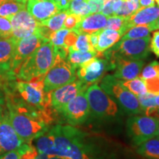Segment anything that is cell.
I'll return each instance as SVG.
<instances>
[{
    "label": "cell",
    "mask_w": 159,
    "mask_h": 159,
    "mask_svg": "<svg viewBox=\"0 0 159 159\" xmlns=\"http://www.w3.org/2000/svg\"><path fill=\"white\" fill-rule=\"evenodd\" d=\"M137 97H138L143 115L159 118L158 109H157L156 101H155L156 95L147 92Z\"/></svg>",
    "instance_id": "obj_24"
},
{
    "label": "cell",
    "mask_w": 159,
    "mask_h": 159,
    "mask_svg": "<svg viewBox=\"0 0 159 159\" xmlns=\"http://www.w3.org/2000/svg\"><path fill=\"white\" fill-rule=\"evenodd\" d=\"M95 57H103V53H99L97 51L82 52L69 49L67 61L71 66L77 69L82 63Z\"/></svg>",
    "instance_id": "obj_23"
},
{
    "label": "cell",
    "mask_w": 159,
    "mask_h": 159,
    "mask_svg": "<svg viewBox=\"0 0 159 159\" xmlns=\"http://www.w3.org/2000/svg\"><path fill=\"white\" fill-rule=\"evenodd\" d=\"M8 75H9V74H7V73L3 71L2 69H0V81L3 80L5 79L6 77L8 76Z\"/></svg>",
    "instance_id": "obj_46"
},
{
    "label": "cell",
    "mask_w": 159,
    "mask_h": 159,
    "mask_svg": "<svg viewBox=\"0 0 159 159\" xmlns=\"http://www.w3.org/2000/svg\"><path fill=\"white\" fill-rule=\"evenodd\" d=\"M35 159H49V156L47 154L38 152V154L36 155V156H35Z\"/></svg>",
    "instance_id": "obj_45"
},
{
    "label": "cell",
    "mask_w": 159,
    "mask_h": 159,
    "mask_svg": "<svg viewBox=\"0 0 159 159\" xmlns=\"http://www.w3.org/2000/svg\"><path fill=\"white\" fill-rule=\"evenodd\" d=\"M159 18L158 6L142 7L134 14L127 18L125 29L128 31L131 27L137 25H149ZM126 31V32H127Z\"/></svg>",
    "instance_id": "obj_19"
},
{
    "label": "cell",
    "mask_w": 159,
    "mask_h": 159,
    "mask_svg": "<svg viewBox=\"0 0 159 159\" xmlns=\"http://www.w3.org/2000/svg\"><path fill=\"white\" fill-rule=\"evenodd\" d=\"M82 18L83 17L80 15L75 14V13H69L64 20L63 28L69 30L75 29L77 24L82 19Z\"/></svg>",
    "instance_id": "obj_37"
},
{
    "label": "cell",
    "mask_w": 159,
    "mask_h": 159,
    "mask_svg": "<svg viewBox=\"0 0 159 159\" xmlns=\"http://www.w3.org/2000/svg\"><path fill=\"white\" fill-rule=\"evenodd\" d=\"M77 37H78V34H77L76 32L73 30H69L68 34L66 35L65 37L64 47L68 49L72 47L75 45V42H76Z\"/></svg>",
    "instance_id": "obj_41"
},
{
    "label": "cell",
    "mask_w": 159,
    "mask_h": 159,
    "mask_svg": "<svg viewBox=\"0 0 159 159\" xmlns=\"http://www.w3.org/2000/svg\"><path fill=\"white\" fill-rule=\"evenodd\" d=\"M137 152L147 159H159V138L152 137L139 144Z\"/></svg>",
    "instance_id": "obj_22"
},
{
    "label": "cell",
    "mask_w": 159,
    "mask_h": 159,
    "mask_svg": "<svg viewBox=\"0 0 159 159\" xmlns=\"http://www.w3.org/2000/svg\"><path fill=\"white\" fill-rule=\"evenodd\" d=\"M114 69V77L119 80H129L139 77L144 65V60L116 59L111 62Z\"/></svg>",
    "instance_id": "obj_16"
},
{
    "label": "cell",
    "mask_w": 159,
    "mask_h": 159,
    "mask_svg": "<svg viewBox=\"0 0 159 159\" xmlns=\"http://www.w3.org/2000/svg\"><path fill=\"white\" fill-rule=\"evenodd\" d=\"M107 0H86L89 8V15L101 12Z\"/></svg>",
    "instance_id": "obj_39"
},
{
    "label": "cell",
    "mask_w": 159,
    "mask_h": 159,
    "mask_svg": "<svg viewBox=\"0 0 159 159\" xmlns=\"http://www.w3.org/2000/svg\"><path fill=\"white\" fill-rule=\"evenodd\" d=\"M155 2H156L157 5H158V6L159 7V0H155Z\"/></svg>",
    "instance_id": "obj_53"
},
{
    "label": "cell",
    "mask_w": 159,
    "mask_h": 159,
    "mask_svg": "<svg viewBox=\"0 0 159 159\" xmlns=\"http://www.w3.org/2000/svg\"><path fill=\"white\" fill-rule=\"evenodd\" d=\"M88 87L89 85L77 78L69 84L49 92V104L56 111H61L67 103L80 91L86 90Z\"/></svg>",
    "instance_id": "obj_13"
},
{
    "label": "cell",
    "mask_w": 159,
    "mask_h": 159,
    "mask_svg": "<svg viewBox=\"0 0 159 159\" xmlns=\"http://www.w3.org/2000/svg\"><path fill=\"white\" fill-rule=\"evenodd\" d=\"M68 10L70 12V13L80 15L82 17L89 15V8L86 0L81 2L76 1V0H71Z\"/></svg>",
    "instance_id": "obj_31"
},
{
    "label": "cell",
    "mask_w": 159,
    "mask_h": 159,
    "mask_svg": "<svg viewBox=\"0 0 159 159\" xmlns=\"http://www.w3.org/2000/svg\"><path fill=\"white\" fill-rule=\"evenodd\" d=\"M49 159H69L66 157L59 156H49Z\"/></svg>",
    "instance_id": "obj_48"
},
{
    "label": "cell",
    "mask_w": 159,
    "mask_h": 159,
    "mask_svg": "<svg viewBox=\"0 0 159 159\" xmlns=\"http://www.w3.org/2000/svg\"><path fill=\"white\" fill-rule=\"evenodd\" d=\"M123 33L121 31L103 29L99 31L98 43L96 47V51L99 53H103L108 50L122 39Z\"/></svg>",
    "instance_id": "obj_21"
},
{
    "label": "cell",
    "mask_w": 159,
    "mask_h": 159,
    "mask_svg": "<svg viewBox=\"0 0 159 159\" xmlns=\"http://www.w3.org/2000/svg\"><path fill=\"white\" fill-rule=\"evenodd\" d=\"M54 47L50 41H46L21 63L16 74L18 79L30 81L35 77L47 74L55 62Z\"/></svg>",
    "instance_id": "obj_3"
},
{
    "label": "cell",
    "mask_w": 159,
    "mask_h": 159,
    "mask_svg": "<svg viewBox=\"0 0 159 159\" xmlns=\"http://www.w3.org/2000/svg\"><path fill=\"white\" fill-rule=\"evenodd\" d=\"M31 144L29 143H25V144L22 145L21 148L16 149V150L9 151V152H5L0 156V159H21V155L24 152L26 149H27L30 145Z\"/></svg>",
    "instance_id": "obj_36"
},
{
    "label": "cell",
    "mask_w": 159,
    "mask_h": 159,
    "mask_svg": "<svg viewBox=\"0 0 159 159\" xmlns=\"http://www.w3.org/2000/svg\"><path fill=\"white\" fill-rule=\"evenodd\" d=\"M149 27H150L151 31L159 30V18L156 20V21H155L154 22L149 25Z\"/></svg>",
    "instance_id": "obj_44"
},
{
    "label": "cell",
    "mask_w": 159,
    "mask_h": 159,
    "mask_svg": "<svg viewBox=\"0 0 159 159\" xmlns=\"http://www.w3.org/2000/svg\"><path fill=\"white\" fill-rule=\"evenodd\" d=\"M148 92L155 95L159 94V76L144 80Z\"/></svg>",
    "instance_id": "obj_38"
},
{
    "label": "cell",
    "mask_w": 159,
    "mask_h": 159,
    "mask_svg": "<svg viewBox=\"0 0 159 159\" xmlns=\"http://www.w3.org/2000/svg\"><path fill=\"white\" fill-rule=\"evenodd\" d=\"M46 41L49 40L46 39L41 35L39 28L38 33L19 40L16 45L12 62V73L16 74L21 63Z\"/></svg>",
    "instance_id": "obj_12"
},
{
    "label": "cell",
    "mask_w": 159,
    "mask_h": 159,
    "mask_svg": "<svg viewBox=\"0 0 159 159\" xmlns=\"http://www.w3.org/2000/svg\"><path fill=\"white\" fill-rule=\"evenodd\" d=\"M17 40L14 38L0 37V69L11 75L12 62Z\"/></svg>",
    "instance_id": "obj_20"
},
{
    "label": "cell",
    "mask_w": 159,
    "mask_h": 159,
    "mask_svg": "<svg viewBox=\"0 0 159 159\" xmlns=\"http://www.w3.org/2000/svg\"><path fill=\"white\" fill-rule=\"evenodd\" d=\"M7 1H8V0H0V5H1V4L4 3V2H7ZM19 1L24 2H27V0H19Z\"/></svg>",
    "instance_id": "obj_50"
},
{
    "label": "cell",
    "mask_w": 159,
    "mask_h": 159,
    "mask_svg": "<svg viewBox=\"0 0 159 159\" xmlns=\"http://www.w3.org/2000/svg\"><path fill=\"white\" fill-rule=\"evenodd\" d=\"M54 1L55 2V3L57 4V3L61 2V1H63V0H54Z\"/></svg>",
    "instance_id": "obj_52"
},
{
    "label": "cell",
    "mask_w": 159,
    "mask_h": 159,
    "mask_svg": "<svg viewBox=\"0 0 159 159\" xmlns=\"http://www.w3.org/2000/svg\"><path fill=\"white\" fill-rule=\"evenodd\" d=\"M141 7H148L155 5V0H139Z\"/></svg>",
    "instance_id": "obj_43"
},
{
    "label": "cell",
    "mask_w": 159,
    "mask_h": 159,
    "mask_svg": "<svg viewBox=\"0 0 159 159\" xmlns=\"http://www.w3.org/2000/svg\"><path fill=\"white\" fill-rule=\"evenodd\" d=\"M45 75L35 77L30 81H17V91L24 101L39 108H47L49 104V93L43 91V78Z\"/></svg>",
    "instance_id": "obj_9"
},
{
    "label": "cell",
    "mask_w": 159,
    "mask_h": 159,
    "mask_svg": "<svg viewBox=\"0 0 159 159\" xmlns=\"http://www.w3.org/2000/svg\"><path fill=\"white\" fill-rule=\"evenodd\" d=\"M100 87L111 97H114L121 108L131 115L142 114L138 97L125 89L114 75H106L101 81Z\"/></svg>",
    "instance_id": "obj_5"
},
{
    "label": "cell",
    "mask_w": 159,
    "mask_h": 159,
    "mask_svg": "<svg viewBox=\"0 0 159 159\" xmlns=\"http://www.w3.org/2000/svg\"><path fill=\"white\" fill-rule=\"evenodd\" d=\"M155 101H156L157 109H158V112L159 114V94L156 95V97H155Z\"/></svg>",
    "instance_id": "obj_49"
},
{
    "label": "cell",
    "mask_w": 159,
    "mask_h": 159,
    "mask_svg": "<svg viewBox=\"0 0 159 159\" xmlns=\"http://www.w3.org/2000/svg\"><path fill=\"white\" fill-rule=\"evenodd\" d=\"M127 18L120 16L113 15L108 16L107 19L106 25L104 29L112 30L121 31L123 35L126 33L125 24H126Z\"/></svg>",
    "instance_id": "obj_29"
},
{
    "label": "cell",
    "mask_w": 159,
    "mask_h": 159,
    "mask_svg": "<svg viewBox=\"0 0 159 159\" xmlns=\"http://www.w3.org/2000/svg\"><path fill=\"white\" fill-rule=\"evenodd\" d=\"M7 114L17 134L26 143L30 144L37 136L46 130V122L49 121L45 111H33L22 104H15L11 99L7 103Z\"/></svg>",
    "instance_id": "obj_1"
},
{
    "label": "cell",
    "mask_w": 159,
    "mask_h": 159,
    "mask_svg": "<svg viewBox=\"0 0 159 159\" xmlns=\"http://www.w3.org/2000/svg\"><path fill=\"white\" fill-rule=\"evenodd\" d=\"M125 1H127V2H137V3H139V0H125Z\"/></svg>",
    "instance_id": "obj_51"
},
{
    "label": "cell",
    "mask_w": 159,
    "mask_h": 159,
    "mask_svg": "<svg viewBox=\"0 0 159 159\" xmlns=\"http://www.w3.org/2000/svg\"><path fill=\"white\" fill-rule=\"evenodd\" d=\"M48 132L53 141V156L69 159H91L83 143V134L75 127L57 125Z\"/></svg>",
    "instance_id": "obj_2"
},
{
    "label": "cell",
    "mask_w": 159,
    "mask_h": 159,
    "mask_svg": "<svg viewBox=\"0 0 159 159\" xmlns=\"http://www.w3.org/2000/svg\"><path fill=\"white\" fill-rule=\"evenodd\" d=\"M25 143L10 122L7 111L0 114V156L21 148Z\"/></svg>",
    "instance_id": "obj_15"
},
{
    "label": "cell",
    "mask_w": 159,
    "mask_h": 159,
    "mask_svg": "<svg viewBox=\"0 0 159 159\" xmlns=\"http://www.w3.org/2000/svg\"><path fill=\"white\" fill-rule=\"evenodd\" d=\"M9 20L13 27L11 37L17 41L39 32L40 22L25 9L16 13Z\"/></svg>",
    "instance_id": "obj_14"
},
{
    "label": "cell",
    "mask_w": 159,
    "mask_h": 159,
    "mask_svg": "<svg viewBox=\"0 0 159 159\" xmlns=\"http://www.w3.org/2000/svg\"><path fill=\"white\" fill-rule=\"evenodd\" d=\"M150 50L159 57V30L154 32L150 42Z\"/></svg>",
    "instance_id": "obj_40"
},
{
    "label": "cell",
    "mask_w": 159,
    "mask_h": 159,
    "mask_svg": "<svg viewBox=\"0 0 159 159\" xmlns=\"http://www.w3.org/2000/svg\"><path fill=\"white\" fill-rule=\"evenodd\" d=\"M99 34V31L95 32V33L89 34V37H90V42L91 43V45H92L93 48H94L95 50H96V47L97 46V43H98Z\"/></svg>",
    "instance_id": "obj_42"
},
{
    "label": "cell",
    "mask_w": 159,
    "mask_h": 159,
    "mask_svg": "<svg viewBox=\"0 0 159 159\" xmlns=\"http://www.w3.org/2000/svg\"><path fill=\"white\" fill-rule=\"evenodd\" d=\"M77 79L76 69L66 59L55 55V62L43 78V91L51 92Z\"/></svg>",
    "instance_id": "obj_6"
},
{
    "label": "cell",
    "mask_w": 159,
    "mask_h": 159,
    "mask_svg": "<svg viewBox=\"0 0 159 159\" xmlns=\"http://www.w3.org/2000/svg\"><path fill=\"white\" fill-rule=\"evenodd\" d=\"M69 49H73V50L82 52L96 51L93 48L92 45H91L90 42L89 34H87V33H81V34H79L75 45Z\"/></svg>",
    "instance_id": "obj_30"
},
{
    "label": "cell",
    "mask_w": 159,
    "mask_h": 159,
    "mask_svg": "<svg viewBox=\"0 0 159 159\" xmlns=\"http://www.w3.org/2000/svg\"><path fill=\"white\" fill-rule=\"evenodd\" d=\"M85 91H80L60 111L71 125L83 124L90 115V108Z\"/></svg>",
    "instance_id": "obj_11"
},
{
    "label": "cell",
    "mask_w": 159,
    "mask_h": 159,
    "mask_svg": "<svg viewBox=\"0 0 159 159\" xmlns=\"http://www.w3.org/2000/svg\"><path fill=\"white\" fill-rule=\"evenodd\" d=\"M26 4L27 2L19 0H8L0 5V16L9 19L16 13L25 9Z\"/></svg>",
    "instance_id": "obj_25"
},
{
    "label": "cell",
    "mask_w": 159,
    "mask_h": 159,
    "mask_svg": "<svg viewBox=\"0 0 159 159\" xmlns=\"http://www.w3.org/2000/svg\"><path fill=\"white\" fill-rule=\"evenodd\" d=\"M39 1H46V0H39Z\"/></svg>",
    "instance_id": "obj_56"
},
{
    "label": "cell",
    "mask_w": 159,
    "mask_h": 159,
    "mask_svg": "<svg viewBox=\"0 0 159 159\" xmlns=\"http://www.w3.org/2000/svg\"><path fill=\"white\" fill-rule=\"evenodd\" d=\"M26 7L30 14L39 22L49 19L60 12L54 0H27Z\"/></svg>",
    "instance_id": "obj_17"
},
{
    "label": "cell",
    "mask_w": 159,
    "mask_h": 159,
    "mask_svg": "<svg viewBox=\"0 0 159 159\" xmlns=\"http://www.w3.org/2000/svg\"><path fill=\"white\" fill-rule=\"evenodd\" d=\"M69 13H70V12H69V10L60 11L55 15L49 18V19L41 21L40 23L44 27H47L52 32L59 30L63 28L64 20Z\"/></svg>",
    "instance_id": "obj_26"
},
{
    "label": "cell",
    "mask_w": 159,
    "mask_h": 159,
    "mask_svg": "<svg viewBox=\"0 0 159 159\" xmlns=\"http://www.w3.org/2000/svg\"><path fill=\"white\" fill-rule=\"evenodd\" d=\"M90 113L97 118L115 116L118 113V105L103 89L94 83L85 91Z\"/></svg>",
    "instance_id": "obj_7"
},
{
    "label": "cell",
    "mask_w": 159,
    "mask_h": 159,
    "mask_svg": "<svg viewBox=\"0 0 159 159\" xmlns=\"http://www.w3.org/2000/svg\"><path fill=\"white\" fill-rule=\"evenodd\" d=\"M12 31H13V27L10 20L7 18L0 16V37H11Z\"/></svg>",
    "instance_id": "obj_35"
},
{
    "label": "cell",
    "mask_w": 159,
    "mask_h": 159,
    "mask_svg": "<svg viewBox=\"0 0 159 159\" xmlns=\"http://www.w3.org/2000/svg\"><path fill=\"white\" fill-rule=\"evenodd\" d=\"M159 118L146 115H134L127 121V132L136 146L157 136Z\"/></svg>",
    "instance_id": "obj_8"
},
{
    "label": "cell",
    "mask_w": 159,
    "mask_h": 159,
    "mask_svg": "<svg viewBox=\"0 0 159 159\" xmlns=\"http://www.w3.org/2000/svg\"><path fill=\"white\" fill-rule=\"evenodd\" d=\"M121 83L125 89L133 93L136 96H140L148 92L144 80L137 77L129 80H120Z\"/></svg>",
    "instance_id": "obj_27"
},
{
    "label": "cell",
    "mask_w": 159,
    "mask_h": 159,
    "mask_svg": "<svg viewBox=\"0 0 159 159\" xmlns=\"http://www.w3.org/2000/svg\"><path fill=\"white\" fill-rule=\"evenodd\" d=\"M3 104H4V99H3L2 96L1 94V92H0V114L3 113V108H2Z\"/></svg>",
    "instance_id": "obj_47"
},
{
    "label": "cell",
    "mask_w": 159,
    "mask_h": 159,
    "mask_svg": "<svg viewBox=\"0 0 159 159\" xmlns=\"http://www.w3.org/2000/svg\"><path fill=\"white\" fill-rule=\"evenodd\" d=\"M107 19L108 18L106 16L99 13L87 15L82 18L73 30L76 32L78 35L81 33L91 34L95 32L100 31L105 28Z\"/></svg>",
    "instance_id": "obj_18"
},
{
    "label": "cell",
    "mask_w": 159,
    "mask_h": 159,
    "mask_svg": "<svg viewBox=\"0 0 159 159\" xmlns=\"http://www.w3.org/2000/svg\"><path fill=\"white\" fill-rule=\"evenodd\" d=\"M123 0H107L101 12L106 16L115 15L122 5Z\"/></svg>",
    "instance_id": "obj_32"
},
{
    "label": "cell",
    "mask_w": 159,
    "mask_h": 159,
    "mask_svg": "<svg viewBox=\"0 0 159 159\" xmlns=\"http://www.w3.org/2000/svg\"><path fill=\"white\" fill-rule=\"evenodd\" d=\"M149 25H137L128 30L121 39H143L150 36L151 33Z\"/></svg>",
    "instance_id": "obj_28"
},
{
    "label": "cell",
    "mask_w": 159,
    "mask_h": 159,
    "mask_svg": "<svg viewBox=\"0 0 159 159\" xmlns=\"http://www.w3.org/2000/svg\"><path fill=\"white\" fill-rule=\"evenodd\" d=\"M157 136L159 138V127H158V132H157Z\"/></svg>",
    "instance_id": "obj_54"
},
{
    "label": "cell",
    "mask_w": 159,
    "mask_h": 159,
    "mask_svg": "<svg viewBox=\"0 0 159 159\" xmlns=\"http://www.w3.org/2000/svg\"><path fill=\"white\" fill-rule=\"evenodd\" d=\"M69 30L61 28L59 30L52 32L49 37V41L54 47H64V39L66 35L68 34Z\"/></svg>",
    "instance_id": "obj_34"
},
{
    "label": "cell",
    "mask_w": 159,
    "mask_h": 159,
    "mask_svg": "<svg viewBox=\"0 0 159 159\" xmlns=\"http://www.w3.org/2000/svg\"><path fill=\"white\" fill-rule=\"evenodd\" d=\"M76 1H79V2H81V1H85V0H76Z\"/></svg>",
    "instance_id": "obj_55"
},
{
    "label": "cell",
    "mask_w": 159,
    "mask_h": 159,
    "mask_svg": "<svg viewBox=\"0 0 159 159\" xmlns=\"http://www.w3.org/2000/svg\"><path fill=\"white\" fill-rule=\"evenodd\" d=\"M157 76H159V62L152 61L143 69L139 77L143 80H146Z\"/></svg>",
    "instance_id": "obj_33"
},
{
    "label": "cell",
    "mask_w": 159,
    "mask_h": 159,
    "mask_svg": "<svg viewBox=\"0 0 159 159\" xmlns=\"http://www.w3.org/2000/svg\"><path fill=\"white\" fill-rule=\"evenodd\" d=\"M150 36L143 39H120L111 48L103 52L110 62L116 59L144 60L150 54Z\"/></svg>",
    "instance_id": "obj_4"
},
{
    "label": "cell",
    "mask_w": 159,
    "mask_h": 159,
    "mask_svg": "<svg viewBox=\"0 0 159 159\" xmlns=\"http://www.w3.org/2000/svg\"><path fill=\"white\" fill-rule=\"evenodd\" d=\"M109 70L112 65L105 57H95L83 63L76 69L77 77L87 85L97 83Z\"/></svg>",
    "instance_id": "obj_10"
}]
</instances>
